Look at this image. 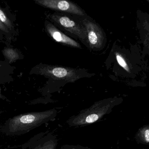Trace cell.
Instances as JSON below:
<instances>
[{"label":"cell","instance_id":"4","mask_svg":"<svg viewBox=\"0 0 149 149\" xmlns=\"http://www.w3.org/2000/svg\"><path fill=\"white\" fill-rule=\"evenodd\" d=\"M90 47L92 49H100L105 42V36L102 29L96 23L88 20L84 21Z\"/></svg>","mask_w":149,"mask_h":149},{"label":"cell","instance_id":"2","mask_svg":"<svg viewBox=\"0 0 149 149\" xmlns=\"http://www.w3.org/2000/svg\"><path fill=\"white\" fill-rule=\"evenodd\" d=\"M47 73L52 77L67 82H74L91 74L85 70L63 67H51L47 70Z\"/></svg>","mask_w":149,"mask_h":149},{"label":"cell","instance_id":"1","mask_svg":"<svg viewBox=\"0 0 149 149\" xmlns=\"http://www.w3.org/2000/svg\"><path fill=\"white\" fill-rule=\"evenodd\" d=\"M49 114L46 111L36 112L16 116L6 121L2 131L11 136L25 134L45 123Z\"/></svg>","mask_w":149,"mask_h":149},{"label":"cell","instance_id":"9","mask_svg":"<svg viewBox=\"0 0 149 149\" xmlns=\"http://www.w3.org/2000/svg\"><path fill=\"white\" fill-rule=\"evenodd\" d=\"M0 21L7 28L11 29L13 28V25L10 20L6 16L3 11L0 8Z\"/></svg>","mask_w":149,"mask_h":149},{"label":"cell","instance_id":"8","mask_svg":"<svg viewBox=\"0 0 149 149\" xmlns=\"http://www.w3.org/2000/svg\"><path fill=\"white\" fill-rule=\"evenodd\" d=\"M116 56L117 61L120 66L127 72L130 73V67L128 65V63L125 57L121 54L118 53H116Z\"/></svg>","mask_w":149,"mask_h":149},{"label":"cell","instance_id":"10","mask_svg":"<svg viewBox=\"0 0 149 149\" xmlns=\"http://www.w3.org/2000/svg\"><path fill=\"white\" fill-rule=\"evenodd\" d=\"M98 116L97 115L95 114H91L88 116L86 118V122L87 123H91L95 122L98 119Z\"/></svg>","mask_w":149,"mask_h":149},{"label":"cell","instance_id":"5","mask_svg":"<svg viewBox=\"0 0 149 149\" xmlns=\"http://www.w3.org/2000/svg\"><path fill=\"white\" fill-rule=\"evenodd\" d=\"M51 18L58 25L69 33L76 36L81 40L87 38V32L85 28L66 16L53 15Z\"/></svg>","mask_w":149,"mask_h":149},{"label":"cell","instance_id":"7","mask_svg":"<svg viewBox=\"0 0 149 149\" xmlns=\"http://www.w3.org/2000/svg\"><path fill=\"white\" fill-rule=\"evenodd\" d=\"M28 144L29 149H46L41 134H38L33 138L29 141Z\"/></svg>","mask_w":149,"mask_h":149},{"label":"cell","instance_id":"12","mask_svg":"<svg viewBox=\"0 0 149 149\" xmlns=\"http://www.w3.org/2000/svg\"><path fill=\"white\" fill-rule=\"evenodd\" d=\"M145 137L147 143L149 142V130H147L145 132Z\"/></svg>","mask_w":149,"mask_h":149},{"label":"cell","instance_id":"3","mask_svg":"<svg viewBox=\"0 0 149 149\" xmlns=\"http://www.w3.org/2000/svg\"><path fill=\"white\" fill-rule=\"evenodd\" d=\"M35 2L38 5L56 11L81 16L84 15L83 11L71 1L64 0H36Z\"/></svg>","mask_w":149,"mask_h":149},{"label":"cell","instance_id":"11","mask_svg":"<svg viewBox=\"0 0 149 149\" xmlns=\"http://www.w3.org/2000/svg\"><path fill=\"white\" fill-rule=\"evenodd\" d=\"M0 29H1L2 31H4V32H6V33L9 32L8 29L1 21H0Z\"/></svg>","mask_w":149,"mask_h":149},{"label":"cell","instance_id":"6","mask_svg":"<svg viewBox=\"0 0 149 149\" xmlns=\"http://www.w3.org/2000/svg\"><path fill=\"white\" fill-rule=\"evenodd\" d=\"M46 27L47 31L50 36L56 41L73 47L81 48V45L77 42L64 34L51 23L47 22Z\"/></svg>","mask_w":149,"mask_h":149}]
</instances>
